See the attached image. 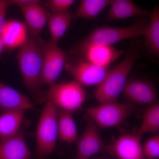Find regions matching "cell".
<instances>
[{
  "label": "cell",
  "instance_id": "cell-13",
  "mask_svg": "<svg viewBox=\"0 0 159 159\" xmlns=\"http://www.w3.org/2000/svg\"><path fill=\"white\" fill-rule=\"evenodd\" d=\"M31 156L22 129L12 136L0 139V159H30Z\"/></svg>",
  "mask_w": 159,
  "mask_h": 159
},
{
  "label": "cell",
  "instance_id": "cell-4",
  "mask_svg": "<svg viewBox=\"0 0 159 159\" xmlns=\"http://www.w3.org/2000/svg\"><path fill=\"white\" fill-rule=\"evenodd\" d=\"M87 97L84 86L73 80L50 86L43 93L41 100L50 101L57 108L74 112L81 108Z\"/></svg>",
  "mask_w": 159,
  "mask_h": 159
},
{
  "label": "cell",
  "instance_id": "cell-20",
  "mask_svg": "<svg viewBox=\"0 0 159 159\" xmlns=\"http://www.w3.org/2000/svg\"><path fill=\"white\" fill-rule=\"evenodd\" d=\"M25 111L3 112L0 116V139L9 138L20 130Z\"/></svg>",
  "mask_w": 159,
  "mask_h": 159
},
{
  "label": "cell",
  "instance_id": "cell-17",
  "mask_svg": "<svg viewBox=\"0 0 159 159\" xmlns=\"http://www.w3.org/2000/svg\"><path fill=\"white\" fill-rule=\"evenodd\" d=\"M110 5V8L106 17L107 21L148 16L150 13L137 5L132 0H111Z\"/></svg>",
  "mask_w": 159,
  "mask_h": 159
},
{
  "label": "cell",
  "instance_id": "cell-5",
  "mask_svg": "<svg viewBox=\"0 0 159 159\" xmlns=\"http://www.w3.org/2000/svg\"><path fill=\"white\" fill-rule=\"evenodd\" d=\"M36 131V153L38 159H44L53 153L58 139L57 108L46 101Z\"/></svg>",
  "mask_w": 159,
  "mask_h": 159
},
{
  "label": "cell",
  "instance_id": "cell-10",
  "mask_svg": "<svg viewBox=\"0 0 159 159\" xmlns=\"http://www.w3.org/2000/svg\"><path fill=\"white\" fill-rule=\"evenodd\" d=\"M122 93L129 102L132 103L149 106L158 102L156 88L149 80H127Z\"/></svg>",
  "mask_w": 159,
  "mask_h": 159
},
{
  "label": "cell",
  "instance_id": "cell-18",
  "mask_svg": "<svg viewBox=\"0 0 159 159\" xmlns=\"http://www.w3.org/2000/svg\"><path fill=\"white\" fill-rule=\"evenodd\" d=\"M73 19V14L69 10L49 13L47 23L51 34L50 40L57 43L65 34Z\"/></svg>",
  "mask_w": 159,
  "mask_h": 159
},
{
  "label": "cell",
  "instance_id": "cell-19",
  "mask_svg": "<svg viewBox=\"0 0 159 159\" xmlns=\"http://www.w3.org/2000/svg\"><path fill=\"white\" fill-rule=\"evenodd\" d=\"M73 113L57 108L58 139L66 143H76L78 138Z\"/></svg>",
  "mask_w": 159,
  "mask_h": 159
},
{
  "label": "cell",
  "instance_id": "cell-7",
  "mask_svg": "<svg viewBox=\"0 0 159 159\" xmlns=\"http://www.w3.org/2000/svg\"><path fill=\"white\" fill-rule=\"evenodd\" d=\"M66 53L51 40L43 42L42 83L51 85L56 83L66 62Z\"/></svg>",
  "mask_w": 159,
  "mask_h": 159
},
{
  "label": "cell",
  "instance_id": "cell-11",
  "mask_svg": "<svg viewBox=\"0 0 159 159\" xmlns=\"http://www.w3.org/2000/svg\"><path fill=\"white\" fill-rule=\"evenodd\" d=\"M83 58L94 64L108 68L112 63L121 57L123 52L114 48L112 46L103 45L93 44L77 49Z\"/></svg>",
  "mask_w": 159,
  "mask_h": 159
},
{
  "label": "cell",
  "instance_id": "cell-22",
  "mask_svg": "<svg viewBox=\"0 0 159 159\" xmlns=\"http://www.w3.org/2000/svg\"><path fill=\"white\" fill-rule=\"evenodd\" d=\"M111 0H82L73 14L74 19L94 20L110 5Z\"/></svg>",
  "mask_w": 159,
  "mask_h": 159
},
{
  "label": "cell",
  "instance_id": "cell-25",
  "mask_svg": "<svg viewBox=\"0 0 159 159\" xmlns=\"http://www.w3.org/2000/svg\"><path fill=\"white\" fill-rule=\"evenodd\" d=\"M75 2V0H47L46 4L51 12H60L68 11Z\"/></svg>",
  "mask_w": 159,
  "mask_h": 159
},
{
  "label": "cell",
  "instance_id": "cell-24",
  "mask_svg": "<svg viewBox=\"0 0 159 159\" xmlns=\"http://www.w3.org/2000/svg\"><path fill=\"white\" fill-rule=\"evenodd\" d=\"M144 156L150 159H157L159 157V135L152 137L143 146Z\"/></svg>",
  "mask_w": 159,
  "mask_h": 159
},
{
  "label": "cell",
  "instance_id": "cell-14",
  "mask_svg": "<svg viewBox=\"0 0 159 159\" xmlns=\"http://www.w3.org/2000/svg\"><path fill=\"white\" fill-rule=\"evenodd\" d=\"M19 6L25 21V25L31 37H38L48 22L49 13L39 2Z\"/></svg>",
  "mask_w": 159,
  "mask_h": 159
},
{
  "label": "cell",
  "instance_id": "cell-1",
  "mask_svg": "<svg viewBox=\"0 0 159 159\" xmlns=\"http://www.w3.org/2000/svg\"><path fill=\"white\" fill-rule=\"evenodd\" d=\"M43 43L37 37H29L19 48L17 59L24 84L30 93L41 99Z\"/></svg>",
  "mask_w": 159,
  "mask_h": 159
},
{
  "label": "cell",
  "instance_id": "cell-28",
  "mask_svg": "<svg viewBox=\"0 0 159 159\" xmlns=\"http://www.w3.org/2000/svg\"><path fill=\"white\" fill-rule=\"evenodd\" d=\"M4 49H5V48H4L2 41L1 39L0 38V55H1V54H2V52Z\"/></svg>",
  "mask_w": 159,
  "mask_h": 159
},
{
  "label": "cell",
  "instance_id": "cell-16",
  "mask_svg": "<svg viewBox=\"0 0 159 159\" xmlns=\"http://www.w3.org/2000/svg\"><path fill=\"white\" fill-rule=\"evenodd\" d=\"M29 31L20 21L10 20L6 21L0 34L5 49L12 50L20 48L29 39Z\"/></svg>",
  "mask_w": 159,
  "mask_h": 159
},
{
  "label": "cell",
  "instance_id": "cell-21",
  "mask_svg": "<svg viewBox=\"0 0 159 159\" xmlns=\"http://www.w3.org/2000/svg\"><path fill=\"white\" fill-rule=\"evenodd\" d=\"M149 20L144 33L145 45L151 54L156 56L159 54V9L156 6L150 11Z\"/></svg>",
  "mask_w": 159,
  "mask_h": 159
},
{
  "label": "cell",
  "instance_id": "cell-6",
  "mask_svg": "<svg viewBox=\"0 0 159 159\" xmlns=\"http://www.w3.org/2000/svg\"><path fill=\"white\" fill-rule=\"evenodd\" d=\"M133 103L127 101H117L100 103L88 109L86 115L89 116L98 127L109 128L124 122L134 113Z\"/></svg>",
  "mask_w": 159,
  "mask_h": 159
},
{
  "label": "cell",
  "instance_id": "cell-30",
  "mask_svg": "<svg viewBox=\"0 0 159 159\" xmlns=\"http://www.w3.org/2000/svg\"><path fill=\"white\" fill-rule=\"evenodd\" d=\"M142 159H144V158Z\"/></svg>",
  "mask_w": 159,
  "mask_h": 159
},
{
  "label": "cell",
  "instance_id": "cell-8",
  "mask_svg": "<svg viewBox=\"0 0 159 159\" xmlns=\"http://www.w3.org/2000/svg\"><path fill=\"white\" fill-rule=\"evenodd\" d=\"M64 69L83 86H98L109 70L94 64L83 57L66 61Z\"/></svg>",
  "mask_w": 159,
  "mask_h": 159
},
{
  "label": "cell",
  "instance_id": "cell-26",
  "mask_svg": "<svg viewBox=\"0 0 159 159\" xmlns=\"http://www.w3.org/2000/svg\"><path fill=\"white\" fill-rule=\"evenodd\" d=\"M9 6V0H0V34L7 21L6 11Z\"/></svg>",
  "mask_w": 159,
  "mask_h": 159
},
{
  "label": "cell",
  "instance_id": "cell-29",
  "mask_svg": "<svg viewBox=\"0 0 159 159\" xmlns=\"http://www.w3.org/2000/svg\"><path fill=\"white\" fill-rule=\"evenodd\" d=\"M76 159H82L78 158H77Z\"/></svg>",
  "mask_w": 159,
  "mask_h": 159
},
{
  "label": "cell",
  "instance_id": "cell-9",
  "mask_svg": "<svg viewBox=\"0 0 159 159\" xmlns=\"http://www.w3.org/2000/svg\"><path fill=\"white\" fill-rule=\"evenodd\" d=\"M84 118L86 124L85 129L76 142L77 158L89 159L102 152L104 145L96 123L86 114Z\"/></svg>",
  "mask_w": 159,
  "mask_h": 159
},
{
  "label": "cell",
  "instance_id": "cell-15",
  "mask_svg": "<svg viewBox=\"0 0 159 159\" xmlns=\"http://www.w3.org/2000/svg\"><path fill=\"white\" fill-rule=\"evenodd\" d=\"M34 109L29 97L0 82V110L2 112Z\"/></svg>",
  "mask_w": 159,
  "mask_h": 159
},
{
  "label": "cell",
  "instance_id": "cell-23",
  "mask_svg": "<svg viewBox=\"0 0 159 159\" xmlns=\"http://www.w3.org/2000/svg\"><path fill=\"white\" fill-rule=\"evenodd\" d=\"M159 131V104L149 105L144 112L141 126L137 135L141 137L146 134H157Z\"/></svg>",
  "mask_w": 159,
  "mask_h": 159
},
{
  "label": "cell",
  "instance_id": "cell-3",
  "mask_svg": "<svg viewBox=\"0 0 159 159\" xmlns=\"http://www.w3.org/2000/svg\"><path fill=\"white\" fill-rule=\"evenodd\" d=\"M148 16L139 17L131 25L122 28L103 26L92 31L80 42L77 50L93 44L112 46L122 41L144 36L148 25Z\"/></svg>",
  "mask_w": 159,
  "mask_h": 159
},
{
  "label": "cell",
  "instance_id": "cell-2",
  "mask_svg": "<svg viewBox=\"0 0 159 159\" xmlns=\"http://www.w3.org/2000/svg\"><path fill=\"white\" fill-rule=\"evenodd\" d=\"M139 54L136 49H131L122 61L114 69L109 70L105 78L94 92V97L99 103L117 101L124 89L129 74Z\"/></svg>",
  "mask_w": 159,
  "mask_h": 159
},
{
  "label": "cell",
  "instance_id": "cell-12",
  "mask_svg": "<svg viewBox=\"0 0 159 159\" xmlns=\"http://www.w3.org/2000/svg\"><path fill=\"white\" fill-rule=\"evenodd\" d=\"M110 151L119 159L144 158L141 137L137 135H122L113 143Z\"/></svg>",
  "mask_w": 159,
  "mask_h": 159
},
{
  "label": "cell",
  "instance_id": "cell-27",
  "mask_svg": "<svg viewBox=\"0 0 159 159\" xmlns=\"http://www.w3.org/2000/svg\"><path fill=\"white\" fill-rule=\"evenodd\" d=\"M40 0H9V6L11 5H16L20 6L25 4L39 2Z\"/></svg>",
  "mask_w": 159,
  "mask_h": 159
}]
</instances>
